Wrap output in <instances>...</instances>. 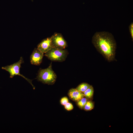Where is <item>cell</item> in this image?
I'll list each match as a JSON object with an SVG mask.
<instances>
[{
    "label": "cell",
    "mask_w": 133,
    "mask_h": 133,
    "mask_svg": "<svg viewBox=\"0 0 133 133\" xmlns=\"http://www.w3.org/2000/svg\"><path fill=\"white\" fill-rule=\"evenodd\" d=\"M65 108L67 111H70L72 110L73 108V105L71 103L69 102L67 103L64 105Z\"/></svg>",
    "instance_id": "cell-13"
},
{
    "label": "cell",
    "mask_w": 133,
    "mask_h": 133,
    "mask_svg": "<svg viewBox=\"0 0 133 133\" xmlns=\"http://www.w3.org/2000/svg\"><path fill=\"white\" fill-rule=\"evenodd\" d=\"M94 92V89L92 86L87 89L83 93L84 97L88 100L91 99L93 97Z\"/></svg>",
    "instance_id": "cell-9"
},
{
    "label": "cell",
    "mask_w": 133,
    "mask_h": 133,
    "mask_svg": "<svg viewBox=\"0 0 133 133\" xmlns=\"http://www.w3.org/2000/svg\"><path fill=\"white\" fill-rule=\"evenodd\" d=\"M44 53L37 48H35L30 57V62L32 65H39L42 62Z\"/></svg>",
    "instance_id": "cell-6"
},
{
    "label": "cell",
    "mask_w": 133,
    "mask_h": 133,
    "mask_svg": "<svg viewBox=\"0 0 133 133\" xmlns=\"http://www.w3.org/2000/svg\"><path fill=\"white\" fill-rule=\"evenodd\" d=\"M68 100L67 98L66 97L62 98L60 100L61 104L64 106L68 102Z\"/></svg>",
    "instance_id": "cell-14"
},
{
    "label": "cell",
    "mask_w": 133,
    "mask_h": 133,
    "mask_svg": "<svg viewBox=\"0 0 133 133\" xmlns=\"http://www.w3.org/2000/svg\"><path fill=\"white\" fill-rule=\"evenodd\" d=\"M94 107V103L91 100H88L83 109L86 111H90Z\"/></svg>",
    "instance_id": "cell-12"
},
{
    "label": "cell",
    "mask_w": 133,
    "mask_h": 133,
    "mask_svg": "<svg viewBox=\"0 0 133 133\" xmlns=\"http://www.w3.org/2000/svg\"><path fill=\"white\" fill-rule=\"evenodd\" d=\"M91 86V85L87 83H83L79 84L76 89L79 91L83 93Z\"/></svg>",
    "instance_id": "cell-10"
},
{
    "label": "cell",
    "mask_w": 133,
    "mask_h": 133,
    "mask_svg": "<svg viewBox=\"0 0 133 133\" xmlns=\"http://www.w3.org/2000/svg\"><path fill=\"white\" fill-rule=\"evenodd\" d=\"M88 100L84 97L76 102L77 104L80 108L83 109Z\"/></svg>",
    "instance_id": "cell-11"
},
{
    "label": "cell",
    "mask_w": 133,
    "mask_h": 133,
    "mask_svg": "<svg viewBox=\"0 0 133 133\" xmlns=\"http://www.w3.org/2000/svg\"><path fill=\"white\" fill-rule=\"evenodd\" d=\"M68 54L67 50L53 48L45 53L44 55L51 61L62 62L65 60Z\"/></svg>",
    "instance_id": "cell-3"
},
{
    "label": "cell",
    "mask_w": 133,
    "mask_h": 133,
    "mask_svg": "<svg viewBox=\"0 0 133 133\" xmlns=\"http://www.w3.org/2000/svg\"><path fill=\"white\" fill-rule=\"evenodd\" d=\"M51 37L53 48L64 49L67 47V43L61 33H55Z\"/></svg>",
    "instance_id": "cell-5"
},
{
    "label": "cell",
    "mask_w": 133,
    "mask_h": 133,
    "mask_svg": "<svg viewBox=\"0 0 133 133\" xmlns=\"http://www.w3.org/2000/svg\"><path fill=\"white\" fill-rule=\"evenodd\" d=\"M53 48L50 37L43 40L37 45V48L43 53H45Z\"/></svg>",
    "instance_id": "cell-7"
},
{
    "label": "cell",
    "mask_w": 133,
    "mask_h": 133,
    "mask_svg": "<svg viewBox=\"0 0 133 133\" xmlns=\"http://www.w3.org/2000/svg\"><path fill=\"white\" fill-rule=\"evenodd\" d=\"M68 95L70 99L76 102L84 97L83 93L74 88H72L69 90Z\"/></svg>",
    "instance_id": "cell-8"
},
{
    "label": "cell",
    "mask_w": 133,
    "mask_h": 133,
    "mask_svg": "<svg viewBox=\"0 0 133 133\" xmlns=\"http://www.w3.org/2000/svg\"><path fill=\"white\" fill-rule=\"evenodd\" d=\"M130 32L133 40V23L132 22L129 26Z\"/></svg>",
    "instance_id": "cell-15"
},
{
    "label": "cell",
    "mask_w": 133,
    "mask_h": 133,
    "mask_svg": "<svg viewBox=\"0 0 133 133\" xmlns=\"http://www.w3.org/2000/svg\"><path fill=\"white\" fill-rule=\"evenodd\" d=\"M24 63L23 57H21L19 60L10 65L2 67L1 68L8 72L10 74V77L13 78L15 76L18 75L20 76L26 80L33 86L34 89L35 87L33 85L32 81V80L29 79L25 77L20 73V69L21 67V64Z\"/></svg>",
    "instance_id": "cell-4"
},
{
    "label": "cell",
    "mask_w": 133,
    "mask_h": 133,
    "mask_svg": "<svg viewBox=\"0 0 133 133\" xmlns=\"http://www.w3.org/2000/svg\"><path fill=\"white\" fill-rule=\"evenodd\" d=\"M57 78L56 74L52 69L51 63L48 68L39 69L36 78L44 84L51 85L55 83Z\"/></svg>",
    "instance_id": "cell-2"
},
{
    "label": "cell",
    "mask_w": 133,
    "mask_h": 133,
    "mask_svg": "<svg viewBox=\"0 0 133 133\" xmlns=\"http://www.w3.org/2000/svg\"><path fill=\"white\" fill-rule=\"evenodd\" d=\"M92 42L97 50L108 61L115 60L116 43L111 33L106 31L96 32L92 37Z\"/></svg>",
    "instance_id": "cell-1"
}]
</instances>
